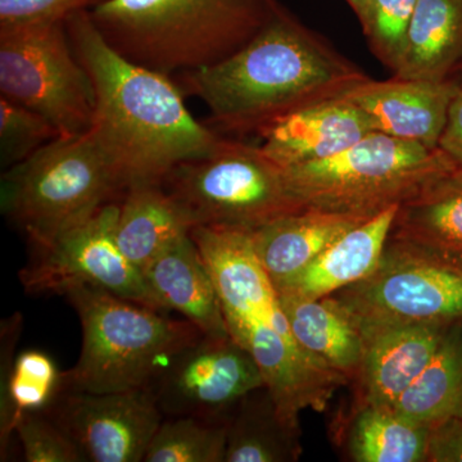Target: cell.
Returning <instances> with one entry per match:
<instances>
[{
	"label": "cell",
	"mask_w": 462,
	"mask_h": 462,
	"mask_svg": "<svg viewBox=\"0 0 462 462\" xmlns=\"http://www.w3.org/2000/svg\"><path fill=\"white\" fill-rule=\"evenodd\" d=\"M76 56L93 84L89 135L111 166L121 193L162 184L180 163L214 152L224 136L188 111L171 78L136 65L106 42L89 9L67 18Z\"/></svg>",
	"instance_id": "obj_1"
},
{
	"label": "cell",
	"mask_w": 462,
	"mask_h": 462,
	"mask_svg": "<svg viewBox=\"0 0 462 462\" xmlns=\"http://www.w3.org/2000/svg\"><path fill=\"white\" fill-rule=\"evenodd\" d=\"M180 78L185 93L208 108L216 132L236 135H258L370 79L284 5L234 56Z\"/></svg>",
	"instance_id": "obj_2"
},
{
	"label": "cell",
	"mask_w": 462,
	"mask_h": 462,
	"mask_svg": "<svg viewBox=\"0 0 462 462\" xmlns=\"http://www.w3.org/2000/svg\"><path fill=\"white\" fill-rule=\"evenodd\" d=\"M190 234L214 279L227 333L256 361L282 418L300 428V412L325 411L351 379L298 345L249 233L196 226Z\"/></svg>",
	"instance_id": "obj_3"
},
{
	"label": "cell",
	"mask_w": 462,
	"mask_h": 462,
	"mask_svg": "<svg viewBox=\"0 0 462 462\" xmlns=\"http://www.w3.org/2000/svg\"><path fill=\"white\" fill-rule=\"evenodd\" d=\"M281 0H105L91 18L116 51L153 71L187 74L256 38Z\"/></svg>",
	"instance_id": "obj_4"
},
{
	"label": "cell",
	"mask_w": 462,
	"mask_h": 462,
	"mask_svg": "<svg viewBox=\"0 0 462 462\" xmlns=\"http://www.w3.org/2000/svg\"><path fill=\"white\" fill-rule=\"evenodd\" d=\"M60 296L83 328L80 357L62 373L60 388L96 393L153 389L173 356L203 336L187 319L176 320L93 285H69Z\"/></svg>",
	"instance_id": "obj_5"
},
{
	"label": "cell",
	"mask_w": 462,
	"mask_h": 462,
	"mask_svg": "<svg viewBox=\"0 0 462 462\" xmlns=\"http://www.w3.org/2000/svg\"><path fill=\"white\" fill-rule=\"evenodd\" d=\"M439 148L370 133L337 156L284 169L305 208L375 217L455 169Z\"/></svg>",
	"instance_id": "obj_6"
},
{
	"label": "cell",
	"mask_w": 462,
	"mask_h": 462,
	"mask_svg": "<svg viewBox=\"0 0 462 462\" xmlns=\"http://www.w3.org/2000/svg\"><path fill=\"white\" fill-rule=\"evenodd\" d=\"M123 196L111 166L89 135L58 138L9 167L0 180L2 214L32 248Z\"/></svg>",
	"instance_id": "obj_7"
},
{
	"label": "cell",
	"mask_w": 462,
	"mask_h": 462,
	"mask_svg": "<svg viewBox=\"0 0 462 462\" xmlns=\"http://www.w3.org/2000/svg\"><path fill=\"white\" fill-rule=\"evenodd\" d=\"M163 188L193 227L254 231L306 209L293 196L285 171L260 145L224 138L214 152L176 166Z\"/></svg>",
	"instance_id": "obj_8"
},
{
	"label": "cell",
	"mask_w": 462,
	"mask_h": 462,
	"mask_svg": "<svg viewBox=\"0 0 462 462\" xmlns=\"http://www.w3.org/2000/svg\"><path fill=\"white\" fill-rule=\"evenodd\" d=\"M360 327L462 321V257L389 236L378 266L331 294Z\"/></svg>",
	"instance_id": "obj_9"
},
{
	"label": "cell",
	"mask_w": 462,
	"mask_h": 462,
	"mask_svg": "<svg viewBox=\"0 0 462 462\" xmlns=\"http://www.w3.org/2000/svg\"><path fill=\"white\" fill-rule=\"evenodd\" d=\"M0 97L42 115L62 138L90 132L93 84L65 23L0 29Z\"/></svg>",
	"instance_id": "obj_10"
},
{
	"label": "cell",
	"mask_w": 462,
	"mask_h": 462,
	"mask_svg": "<svg viewBox=\"0 0 462 462\" xmlns=\"http://www.w3.org/2000/svg\"><path fill=\"white\" fill-rule=\"evenodd\" d=\"M120 199L99 207L80 223L60 233L50 245L32 248L18 273L27 293H62L75 284L106 289L124 298L167 312L149 289L144 275L124 256L116 240Z\"/></svg>",
	"instance_id": "obj_11"
},
{
	"label": "cell",
	"mask_w": 462,
	"mask_h": 462,
	"mask_svg": "<svg viewBox=\"0 0 462 462\" xmlns=\"http://www.w3.org/2000/svg\"><path fill=\"white\" fill-rule=\"evenodd\" d=\"M264 387L254 358L231 337L205 336L173 356L153 391L165 418L229 420L243 397Z\"/></svg>",
	"instance_id": "obj_12"
},
{
	"label": "cell",
	"mask_w": 462,
	"mask_h": 462,
	"mask_svg": "<svg viewBox=\"0 0 462 462\" xmlns=\"http://www.w3.org/2000/svg\"><path fill=\"white\" fill-rule=\"evenodd\" d=\"M44 411L89 462H142L165 416L153 389L96 392L60 388Z\"/></svg>",
	"instance_id": "obj_13"
},
{
	"label": "cell",
	"mask_w": 462,
	"mask_h": 462,
	"mask_svg": "<svg viewBox=\"0 0 462 462\" xmlns=\"http://www.w3.org/2000/svg\"><path fill=\"white\" fill-rule=\"evenodd\" d=\"M460 87L457 81H387L373 79L348 91L343 98L366 117L373 133L438 148L448 109Z\"/></svg>",
	"instance_id": "obj_14"
},
{
	"label": "cell",
	"mask_w": 462,
	"mask_h": 462,
	"mask_svg": "<svg viewBox=\"0 0 462 462\" xmlns=\"http://www.w3.org/2000/svg\"><path fill=\"white\" fill-rule=\"evenodd\" d=\"M451 325H367L361 327L365 349L358 370L360 406L393 409L436 354Z\"/></svg>",
	"instance_id": "obj_15"
},
{
	"label": "cell",
	"mask_w": 462,
	"mask_h": 462,
	"mask_svg": "<svg viewBox=\"0 0 462 462\" xmlns=\"http://www.w3.org/2000/svg\"><path fill=\"white\" fill-rule=\"evenodd\" d=\"M370 133L363 112L340 97L294 112L257 136L263 153L287 169L337 156Z\"/></svg>",
	"instance_id": "obj_16"
},
{
	"label": "cell",
	"mask_w": 462,
	"mask_h": 462,
	"mask_svg": "<svg viewBox=\"0 0 462 462\" xmlns=\"http://www.w3.org/2000/svg\"><path fill=\"white\" fill-rule=\"evenodd\" d=\"M142 273L167 312L178 311L205 336L230 337L214 279L190 233L163 249Z\"/></svg>",
	"instance_id": "obj_17"
},
{
	"label": "cell",
	"mask_w": 462,
	"mask_h": 462,
	"mask_svg": "<svg viewBox=\"0 0 462 462\" xmlns=\"http://www.w3.org/2000/svg\"><path fill=\"white\" fill-rule=\"evenodd\" d=\"M400 206L346 231L309 266L275 285L282 296L319 300L363 281L378 266Z\"/></svg>",
	"instance_id": "obj_18"
},
{
	"label": "cell",
	"mask_w": 462,
	"mask_h": 462,
	"mask_svg": "<svg viewBox=\"0 0 462 462\" xmlns=\"http://www.w3.org/2000/svg\"><path fill=\"white\" fill-rule=\"evenodd\" d=\"M366 220L370 218L306 208L249 236L258 260L273 284H278L305 269L339 236Z\"/></svg>",
	"instance_id": "obj_19"
},
{
	"label": "cell",
	"mask_w": 462,
	"mask_h": 462,
	"mask_svg": "<svg viewBox=\"0 0 462 462\" xmlns=\"http://www.w3.org/2000/svg\"><path fill=\"white\" fill-rule=\"evenodd\" d=\"M462 66V0H416L406 45L394 76L454 80Z\"/></svg>",
	"instance_id": "obj_20"
},
{
	"label": "cell",
	"mask_w": 462,
	"mask_h": 462,
	"mask_svg": "<svg viewBox=\"0 0 462 462\" xmlns=\"http://www.w3.org/2000/svg\"><path fill=\"white\" fill-rule=\"evenodd\" d=\"M279 296L298 345L330 369L356 378L363 363L365 339L348 310L333 296L319 300Z\"/></svg>",
	"instance_id": "obj_21"
},
{
	"label": "cell",
	"mask_w": 462,
	"mask_h": 462,
	"mask_svg": "<svg viewBox=\"0 0 462 462\" xmlns=\"http://www.w3.org/2000/svg\"><path fill=\"white\" fill-rule=\"evenodd\" d=\"M191 229L187 214L161 184L133 185L121 196L116 240L141 272Z\"/></svg>",
	"instance_id": "obj_22"
},
{
	"label": "cell",
	"mask_w": 462,
	"mask_h": 462,
	"mask_svg": "<svg viewBox=\"0 0 462 462\" xmlns=\"http://www.w3.org/2000/svg\"><path fill=\"white\" fill-rule=\"evenodd\" d=\"M300 428L282 418L269 389L240 400L231 412L225 462H293L302 454Z\"/></svg>",
	"instance_id": "obj_23"
},
{
	"label": "cell",
	"mask_w": 462,
	"mask_h": 462,
	"mask_svg": "<svg viewBox=\"0 0 462 462\" xmlns=\"http://www.w3.org/2000/svg\"><path fill=\"white\" fill-rule=\"evenodd\" d=\"M392 236L462 257V170H449L398 208Z\"/></svg>",
	"instance_id": "obj_24"
},
{
	"label": "cell",
	"mask_w": 462,
	"mask_h": 462,
	"mask_svg": "<svg viewBox=\"0 0 462 462\" xmlns=\"http://www.w3.org/2000/svg\"><path fill=\"white\" fill-rule=\"evenodd\" d=\"M393 409L425 428L462 418V321L447 329L430 364Z\"/></svg>",
	"instance_id": "obj_25"
},
{
	"label": "cell",
	"mask_w": 462,
	"mask_h": 462,
	"mask_svg": "<svg viewBox=\"0 0 462 462\" xmlns=\"http://www.w3.org/2000/svg\"><path fill=\"white\" fill-rule=\"evenodd\" d=\"M428 428L407 420L392 407H358L348 433L356 462H427Z\"/></svg>",
	"instance_id": "obj_26"
},
{
	"label": "cell",
	"mask_w": 462,
	"mask_h": 462,
	"mask_svg": "<svg viewBox=\"0 0 462 462\" xmlns=\"http://www.w3.org/2000/svg\"><path fill=\"white\" fill-rule=\"evenodd\" d=\"M53 358L39 349L17 355L5 387L0 388V461L9 460L11 440L25 413L47 409L62 384Z\"/></svg>",
	"instance_id": "obj_27"
},
{
	"label": "cell",
	"mask_w": 462,
	"mask_h": 462,
	"mask_svg": "<svg viewBox=\"0 0 462 462\" xmlns=\"http://www.w3.org/2000/svg\"><path fill=\"white\" fill-rule=\"evenodd\" d=\"M229 420L173 416L161 422L144 462H225Z\"/></svg>",
	"instance_id": "obj_28"
},
{
	"label": "cell",
	"mask_w": 462,
	"mask_h": 462,
	"mask_svg": "<svg viewBox=\"0 0 462 462\" xmlns=\"http://www.w3.org/2000/svg\"><path fill=\"white\" fill-rule=\"evenodd\" d=\"M62 138L42 115L0 97V165L3 171Z\"/></svg>",
	"instance_id": "obj_29"
},
{
	"label": "cell",
	"mask_w": 462,
	"mask_h": 462,
	"mask_svg": "<svg viewBox=\"0 0 462 462\" xmlns=\"http://www.w3.org/2000/svg\"><path fill=\"white\" fill-rule=\"evenodd\" d=\"M415 5L416 0H372L361 23L374 56L392 72L402 58Z\"/></svg>",
	"instance_id": "obj_30"
},
{
	"label": "cell",
	"mask_w": 462,
	"mask_h": 462,
	"mask_svg": "<svg viewBox=\"0 0 462 462\" xmlns=\"http://www.w3.org/2000/svg\"><path fill=\"white\" fill-rule=\"evenodd\" d=\"M14 434L27 462H87L72 438L44 410L25 413Z\"/></svg>",
	"instance_id": "obj_31"
},
{
	"label": "cell",
	"mask_w": 462,
	"mask_h": 462,
	"mask_svg": "<svg viewBox=\"0 0 462 462\" xmlns=\"http://www.w3.org/2000/svg\"><path fill=\"white\" fill-rule=\"evenodd\" d=\"M105 0H0V29L65 23L76 12Z\"/></svg>",
	"instance_id": "obj_32"
},
{
	"label": "cell",
	"mask_w": 462,
	"mask_h": 462,
	"mask_svg": "<svg viewBox=\"0 0 462 462\" xmlns=\"http://www.w3.org/2000/svg\"><path fill=\"white\" fill-rule=\"evenodd\" d=\"M427 462H462V418L428 428Z\"/></svg>",
	"instance_id": "obj_33"
},
{
	"label": "cell",
	"mask_w": 462,
	"mask_h": 462,
	"mask_svg": "<svg viewBox=\"0 0 462 462\" xmlns=\"http://www.w3.org/2000/svg\"><path fill=\"white\" fill-rule=\"evenodd\" d=\"M438 148L457 169L462 170V88L456 93L449 106L448 117Z\"/></svg>",
	"instance_id": "obj_34"
},
{
	"label": "cell",
	"mask_w": 462,
	"mask_h": 462,
	"mask_svg": "<svg viewBox=\"0 0 462 462\" xmlns=\"http://www.w3.org/2000/svg\"><path fill=\"white\" fill-rule=\"evenodd\" d=\"M349 7L355 12L360 23H363L364 18L366 17L367 9H369L370 2L372 0H346Z\"/></svg>",
	"instance_id": "obj_35"
},
{
	"label": "cell",
	"mask_w": 462,
	"mask_h": 462,
	"mask_svg": "<svg viewBox=\"0 0 462 462\" xmlns=\"http://www.w3.org/2000/svg\"><path fill=\"white\" fill-rule=\"evenodd\" d=\"M456 81H457L458 87L462 88V66L460 71H458L457 79H456Z\"/></svg>",
	"instance_id": "obj_36"
}]
</instances>
